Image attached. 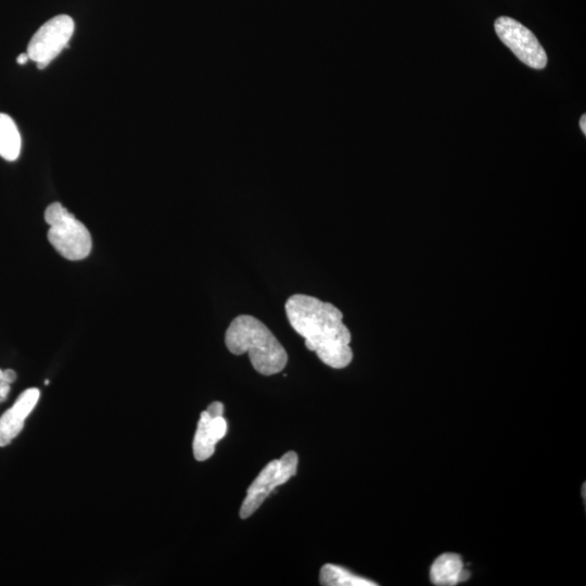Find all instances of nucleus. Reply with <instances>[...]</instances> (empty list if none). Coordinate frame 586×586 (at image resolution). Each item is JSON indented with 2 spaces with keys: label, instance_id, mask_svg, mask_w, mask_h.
Wrapping results in <instances>:
<instances>
[{
  "label": "nucleus",
  "instance_id": "1a4fd4ad",
  "mask_svg": "<svg viewBox=\"0 0 586 586\" xmlns=\"http://www.w3.org/2000/svg\"><path fill=\"white\" fill-rule=\"evenodd\" d=\"M22 139L15 122L8 114L0 113V156L15 161L21 152Z\"/></svg>",
  "mask_w": 586,
  "mask_h": 586
},
{
  "label": "nucleus",
  "instance_id": "6e6552de",
  "mask_svg": "<svg viewBox=\"0 0 586 586\" xmlns=\"http://www.w3.org/2000/svg\"><path fill=\"white\" fill-rule=\"evenodd\" d=\"M470 573L463 569V563L457 553H443L432 564L430 578L434 585L451 586L464 582Z\"/></svg>",
  "mask_w": 586,
  "mask_h": 586
},
{
  "label": "nucleus",
  "instance_id": "423d86ee",
  "mask_svg": "<svg viewBox=\"0 0 586 586\" xmlns=\"http://www.w3.org/2000/svg\"><path fill=\"white\" fill-rule=\"evenodd\" d=\"M499 39L530 67L540 69L547 64V54L535 35L520 22L500 16L494 23Z\"/></svg>",
  "mask_w": 586,
  "mask_h": 586
},
{
  "label": "nucleus",
  "instance_id": "9b49d317",
  "mask_svg": "<svg viewBox=\"0 0 586 586\" xmlns=\"http://www.w3.org/2000/svg\"><path fill=\"white\" fill-rule=\"evenodd\" d=\"M28 415L13 405L0 418V447L7 446L22 431Z\"/></svg>",
  "mask_w": 586,
  "mask_h": 586
},
{
  "label": "nucleus",
  "instance_id": "f8f14e48",
  "mask_svg": "<svg viewBox=\"0 0 586 586\" xmlns=\"http://www.w3.org/2000/svg\"><path fill=\"white\" fill-rule=\"evenodd\" d=\"M15 379H16V373L12 369H7L3 371V380L7 383L11 384L15 381Z\"/></svg>",
  "mask_w": 586,
  "mask_h": 586
},
{
  "label": "nucleus",
  "instance_id": "f257e3e1",
  "mask_svg": "<svg viewBox=\"0 0 586 586\" xmlns=\"http://www.w3.org/2000/svg\"><path fill=\"white\" fill-rule=\"evenodd\" d=\"M288 320L305 345L327 366L347 367L353 359L351 332L343 314L333 304L306 294L291 295L284 305Z\"/></svg>",
  "mask_w": 586,
  "mask_h": 586
},
{
  "label": "nucleus",
  "instance_id": "39448f33",
  "mask_svg": "<svg viewBox=\"0 0 586 586\" xmlns=\"http://www.w3.org/2000/svg\"><path fill=\"white\" fill-rule=\"evenodd\" d=\"M75 24L66 14L56 15L43 23L33 35L27 46L29 59L38 68L46 67L59 53L68 46Z\"/></svg>",
  "mask_w": 586,
  "mask_h": 586
},
{
  "label": "nucleus",
  "instance_id": "20e7f679",
  "mask_svg": "<svg viewBox=\"0 0 586 586\" xmlns=\"http://www.w3.org/2000/svg\"><path fill=\"white\" fill-rule=\"evenodd\" d=\"M297 460L296 453L291 450L280 459H273L265 466L246 491L240 508L242 519L251 517L277 486L295 475Z\"/></svg>",
  "mask_w": 586,
  "mask_h": 586
},
{
  "label": "nucleus",
  "instance_id": "0eeeda50",
  "mask_svg": "<svg viewBox=\"0 0 586 586\" xmlns=\"http://www.w3.org/2000/svg\"><path fill=\"white\" fill-rule=\"evenodd\" d=\"M224 404L213 402L201 412L193 440V455L199 461L208 459L215 451V446L227 432V422L222 417Z\"/></svg>",
  "mask_w": 586,
  "mask_h": 586
},
{
  "label": "nucleus",
  "instance_id": "2eb2a0df",
  "mask_svg": "<svg viewBox=\"0 0 586 586\" xmlns=\"http://www.w3.org/2000/svg\"><path fill=\"white\" fill-rule=\"evenodd\" d=\"M2 382H5V381L3 380V371L0 369V384H1Z\"/></svg>",
  "mask_w": 586,
  "mask_h": 586
},
{
  "label": "nucleus",
  "instance_id": "4468645a",
  "mask_svg": "<svg viewBox=\"0 0 586 586\" xmlns=\"http://www.w3.org/2000/svg\"><path fill=\"white\" fill-rule=\"evenodd\" d=\"M579 126H581V129L583 131V133L585 135L586 133V116L583 115L579 119Z\"/></svg>",
  "mask_w": 586,
  "mask_h": 586
},
{
  "label": "nucleus",
  "instance_id": "f03ea898",
  "mask_svg": "<svg viewBox=\"0 0 586 586\" xmlns=\"http://www.w3.org/2000/svg\"><path fill=\"white\" fill-rule=\"evenodd\" d=\"M230 353H247L253 368L260 374L271 375L284 369L288 354L273 333L259 319L250 315L237 316L225 333Z\"/></svg>",
  "mask_w": 586,
  "mask_h": 586
},
{
  "label": "nucleus",
  "instance_id": "7ed1b4c3",
  "mask_svg": "<svg viewBox=\"0 0 586 586\" xmlns=\"http://www.w3.org/2000/svg\"><path fill=\"white\" fill-rule=\"evenodd\" d=\"M44 220L49 225L48 240L61 256L80 260L89 255L92 246L89 230L61 203H51L46 208Z\"/></svg>",
  "mask_w": 586,
  "mask_h": 586
},
{
  "label": "nucleus",
  "instance_id": "ddd939ff",
  "mask_svg": "<svg viewBox=\"0 0 586 586\" xmlns=\"http://www.w3.org/2000/svg\"><path fill=\"white\" fill-rule=\"evenodd\" d=\"M29 60V56L27 53H22L16 58V62L21 65L25 64Z\"/></svg>",
  "mask_w": 586,
  "mask_h": 586
},
{
  "label": "nucleus",
  "instance_id": "9d476101",
  "mask_svg": "<svg viewBox=\"0 0 586 586\" xmlns=\"http://www.w3.org/2000/svg\"><path fill=\"white\" fill-rule=\"evenodd\" d=\"M320 584L326 586H374V582L355 575L348 570L334 565L324 564L320 570Z\"/></svg>",
  "mask_w": 586,
  "mask_h": 586
}]
</instances>
